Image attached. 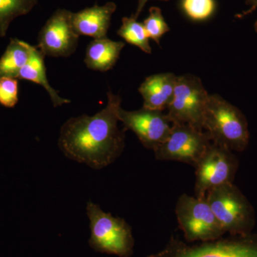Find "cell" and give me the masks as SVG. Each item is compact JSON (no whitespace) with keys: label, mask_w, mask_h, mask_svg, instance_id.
Segmentation results:
<instances>
[{"label":"cell","mask_w":257,"mask_h":257,"mask_svg":"<svg viewBox=\"0 0 257 257\" xmlns=\"http://www.w3.org/2000/svg\"><path fill=\"white\" fill-rule=\"evenodd\" d=\"M121 98L107 92V104L94 116L83 114L61 127L58 145L69 160L101 170L117 160L125 147V131L118 127Z\"/></svg>","instance_id":"cell-1"},{"label":"cell","mask_w":257,"mask_h":257,"mask_svg":"<svg viewBox=\"0 0 257 257\" xmlns=\"http://www.w3.org/2000/svg\"><path fill=\"white\" fill-rule=\"evenodd\" d=\"M203 128L214 145L232 152H241L247 148L250 135L246 116L218 94L209 96Z\"/></svg>","instance_id":"cell-2"},{"label":"cell","mask_w":257,"mask_h":257,"mask_svg":"<svg viewBox=\"0 0 257 257\" xmlns=\"http://www.w3.org/2000/svg\"><path fill=\"white\" fill-rule=\"evenodd\" d=\"M206 199L226 234L236 236L252 233L256 224L254 208L234 183L211 189Z\"/></svg>","instance_id":"cell-3"},{"label":"cell","mask_w":257,"mask_h":257,"mask_svg":"<svg viewBox=\"0 0 257 257\" xmlns=\"http://www.w3.org/2000/svg\"><path fill=\"white\" fill-rule=\"evenodd\" d=\"M147 257H257V233L189 244L172 235L165 247Z\"/></svg>","instance_id":"cell-4"},{"label":"cell","mask_w":257,"mask_h":257,"mask_svg":"<svg viewBox=\"0 0 257 257\" xmlns=\"http://www.w3.org/2000/svg\"><path fill=\"white\" fill-rule=\"evenodd\" d=\"M175 214L187 243L213 241L226 234L206 197L199 199L182 194L177 199Z\"/></svg>","instance_id":"cell-5"},{"label":"cell","mask_w":257,"mask_h":257,"mask_svg":"<svg viewBox=\"0 0 257 257\" xmlns=\"http://www.w3.org/2000/svg\"><path fill=\"white\" fill-rule=\"evenodd\" d=\"M90 221L91 242L101 251L127 257L133 251L134 239L130 225L122 218L104 212L92 202L87 204Z\"/></svg>","instance_id":"cell-6"},{"label":"cell","mask_w":257,"mask_h":257,"mask_svg":"<svg viewBox=\"0 0 257 257\" xmlns=\"http://www.w3.org/2000/svg\"><path fill=\"white\" fill-rule=\"evenodd\" d=\"M209 96L202 80L197 76H178L173 99L167 108V117L172 124H189L204 130L203 123Z\"/></svg>","instance_id":"cell-7"},{"label":"cell","mask_w":257,"mask_h":257,"mask_svg":"<svg viewBox=\"0 0 257 257\" xmlns=\"http://www.w3.org/2000/svg\"><path fill=\"white\" fill-rule=\"evenodd\" d=\"M211 143L204 130L189 124H174L168 138L153 152L157 160L175 161L195 167Z\"/></svg>","instance_id":"cell-8"},{"label":"cell","mask_w":257,"mask_h":257,"mask_svg":"<svg viewBox=\"0 0 257 257\" xmlns=\"http://www.w3.org/2000/svg\"><path fill=\"white\" fill-rule=\"evenodd\" d=\"M239 167V160L234 152L211 143L194 167V197L203 199L211 189L234 183Z\"/></svg>","instance_id":"cell-9"},{"label":"cell","mask_w":257,"mask_h":257,"mask_svg":"<svg viewBox=\"0 0 257 257\" xmlns=\"http://www.w3.org/2000/svg\"><path fill=\"white\" fill-rule=\"evenodd\" d=\"M72 12L57 10L39 34L37 47L45 56L67 57L75 52L79 35L72 24Z\"/></svg>","instance_id":"cell-10"},{"label":"cell","mask_w":257,"mask_h":257,"mask_svg":"<svg viewBox=\"0 0 257 257\" xmlns=\"http://www.w3.org/2000/svg\"><path fill=\"white\" fill-rule=\"evenodd\" d=\"M118 117L125 130L133 131L145 148L153 151L167 140L172 128L167 114L145 107L137 111H126L121 107Z\"/></svg>","instance_id":"cell-11"},{"label":"cell","mask_w":257,"mask_h":257,"mask_svg":"<svg viewBox=\"0 0 257 257\" xmlns=\"http://www.w3.org/2000/svg\"><path fill=\"white\" fill-rule=\"evenodd\" d=\"M114 3H107L103 6L94 5L72 14V24L77 35L101 39L106 37L110 27L111 19L116 11Z\"/></svg>","instance_id":"cell-12"},{"label":"cell","mask_w":257,"mask_h":257,"mask_svg":"<svg viewBox=\"0 0 257 257\" xmlns=\"http://www.w3.org/2000/svg\"><path fill=\"white\" fill-rule=\"evenodd\" d=\"M177 77L167 72L147 77L139 88L144 99L143 107L162 111L167 109L173 99Z\"/></svg>","instance_id":"cell-13"},{"label":"cell","mask_w":257,"mask_h":257,"mask_svg":"<svg viewBox=\"0 0 257 257\" xmlns=\"http://www.w3.org/2000/svg\"><path fill=\"white\" fill-rule=\"evenodd\" d=\"M124 46V42L112 41L107 37L94 39L87 47L84 62L89 69L106 72L116 63Z\"/></svg>","instance_id":"cell-14"},{"label":"cell","mask_w":257,"mask_h":257,"mask_svg":"<svg viewBox=\"0 0 257 257\" xmlns=\"http://www.w3.org/2000/svg\"><path fill=\"white\" fill-rule=\"evenodd\" d=\"M45 56L37 49V47H32L31 54L28 63L20 70L18 79L30 81L42 86L48 94L55 107L69 104V99L61 97L57 91L51 87L47 77L46 67L45 65Z\"/></svg>","instance_id":"cell-15"},{"label":"cell","mask_w":257,"mask_h":257,"mask_svg":"<svg viewBox=\"0 0 257 257\" xmlns=\"http://www.w3.org/2000/svg\"><path fill=\"white\" fill-rule=\"evenodd\" d=\"M32 45L18 39H12L0 58V77L18 79L20 70L28 63Z\"/></svg>","instance_id":"cell-16"},{"label":"cell","mask_w":257,"mask_h":257,"mask_svg":"<svg viewBox=\"0 0 257 257\" xmlns=\"http://www.w3.org/2000/svg\"><path fill=\"white\" fill-rule=\"evenodd\" d=\"M138 19L130 18L122 19V25L117 31V35L130 45L139 47L147 54L152 53V48L150 45V38L143 23L138 22Z\"/></svg>","instance_id":"cell-17"},{"label":"cell","mask_w":257,"mask_h":257,"mask_svg":"<svg viewBox=\"0 0 257 257\" xmlns=\"http://www.w3.org/2000/svg\"><path fill=\"white\" fill-rule=\"evenodd\" d=\"M38 0H0V36L5 37L15 18L28 14Z\"/></svg>","instance_id":"cell-18"},{"label":"cell","mask_w":257,"mask_h":257,"mask_svg":"<svg viewBox=\"0 0 257 257\" xmlns=\"http://www.w3.org/2000/svg\"><path fill=\"white\" fill-rule=\"evenodd\" d=\"M180 9L192 21H207L215 14L216 0H180Z\"/></svg>","instance_id":"cell-19"},{"label":"cell","mask_w":257,"mask_h":257,"mask_svg":"<svg viewBox=\"0 0 257 257\" xmlns=\"http://www.w3.org/2000/svg\"><path fill=\"white\" fill-rule=\"evenodd\" d=\"M149 38L160 45V40L165 34L170 31V27L166 23L162 10L157 7H152L150 15L143 23Z\"/></svg>","instance_id":"cell-20"},{"label":"cell","mask_w":257,"mask_h":257,"mask_svg":"<svg viewBox=\"0 0 257 257\" xmlns=\"http://www.w3.org/2000/svg\"><path fill=\"white\" fill-rule=\"evenodd\" d=\"M18 79L0 77V104L14 107L18 102Z\"/></svg>","instance_id":"cell-21"},{"label":"cell","mask_w":257,"mask_h":257,"mask_svg":"<svg viewBox=\"0 0 257 257\" xmlns=\"http://www.w3.org/2000/svg\"><path fill=\"white\" fill-rule=\"evenodd\" d=\"M246 4L249 6V8L246 11L236 15V18L241 19L245 18L247 15L251 14L257 8V0H246Z\"/></svg>","instance_id":"cell-22"},{"label":"cell","mask_w":257,"mask_h":257,"mask_svg":"<svg viewBox=\"0 0 257 257\" xmlns=\"http://www.w3.org/2000/svg\"><path fill=\"white\" fill-rule=\"evenodd\" d=\"M150 0H138V8H137L136 12H135V15H133L134 18L138 19L142 12L144 10L145 5H146L147 2ZM160 1H169V0H160Z\"/></svg>","instance_id":"cell-23"},{"label":"cell","mask_w":257,"mask_h":257,"mask_svg":"<svg viewBox=\"0 0 257 257\" xmlns=\"http://www.w3.org/2000/svg\"><path fill=\"white\" fill-rule=\"evenodd\" d=\"M254 30L255 32H256L257 33V20L256 21V23H255L254 24Z\"/></svg>","instance_id":"cell-24"}]
</instances>
